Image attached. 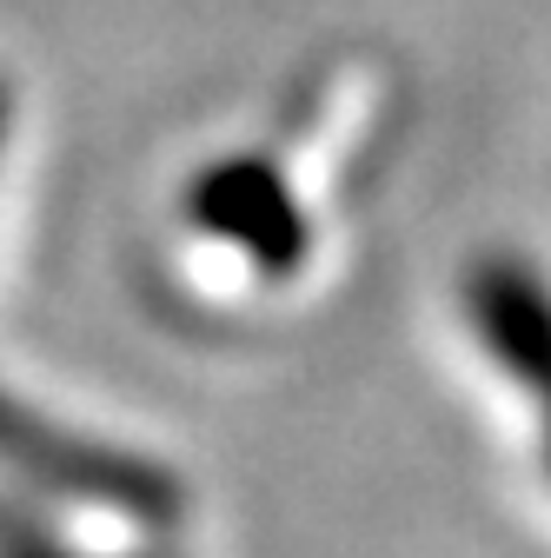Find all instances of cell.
Listing matches in <instances>:
<instances>
[{
  "mask_svg": "<svg viewBox=\"0 0 551 558\" xmlns=\"http://www.w3.org/2000/svg\"><path fill=\"white\" fill-rule=\"evenodd\" d=\"M0 459H8L14 472H27L34 485H47V493L60 499H81V506H100V512H133V519H167L173 512V485L160 472H147L140 459H120L94 439H74L47 426L40 412L14 405L8 392H0Z\"/></svg>",
  "mask_w": 551,
  "mask_h": 558,
  "instance_id": "1",
  "label": "cell"
},
{
  "mask_svg": "<svg viewBox=\"0 0 551 558\" xmlns=\"http://www.w3.org/2000/svg\"><path fill=\"white\" fill-rule=\"evenodd\" d=\"M472 319L499 353V366H512L518 386L538 399L544 439H551V293L518 259H486L472 272Z\"/></svg>",
  "mask_w": 551,
  "mask_h": 558,
  "instance_id": "2",
  "label": "cell"
},
{
  "mask_svg": "<svg viewBox=\"0 0 551 558\" xmlns=\"http://www.w3.org/2000/svg\"><path fill=\"white\" fill-rule=\"evenodd\" d=\"M193 214H199V227H213V233L253 246L266 266L299 259V240H306V233H299V214H293V199L280 193V180H272L266 167H246V160L206 173L199 193H193Z\"/></svg>",
  "mask_w": 551,
  "mask_h": 558,
  "instance_id": "3",
  "label": "cell"
},
{
  "mask_svg": "<svg viewBox=\"0 0 551 558\" xmlns=\"http://www.w3.org/2000/svg\"><path fill=\"white\" fill-rule=\"evenodd\" d=\"M0 140H8V87H0Z\"/></svg>",
  "mask_w": 551,
  "mask_h": 558,
  "instance_id": "4",
  "label": "cell"
}]
</instances>
